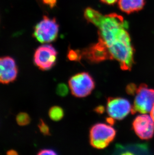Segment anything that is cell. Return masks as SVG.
<instances>
[{"label": "cell", "instance_id": "obj_1", "mask_svg": "<svg viewBox=\"0 0 154 155\" xmlns=\"http://www.w3.org/2000/svg\"><path fill=\"white\" fill-rule=\"evenodd\" d=\"M84 16L97 27L98 40L105 44L113 59L119 62L121 69L131 70L134 63V49L127 31L128 22L117 14L104 15L91 8L85 11Z\"/></svg>", "mask_w": 154, "mask_h": 155}, {"label": "cell", "instance_id": "obj_2", "mask_svg": "<svg viewBox=\"0 0 154 155\" xmlns=\"http://www.w3.org/2000/svg\"><path fill=\"white\" fill-rule=\"evenodd\" d=\"M116 134V130L111 126L103 123L96 124L90 131L91 145L98 149L106 148L114 140Z\"/></svg>", "mask_w": 154, "mask_h": 155}, {"label": "cell", "instance_id": "obj_3", "mask_svg": "<svg viewBox=\"0 0 154 155\" xmlns=\"http://www.w3.org/2000/svg\"><path fill=\"white\" fill-rule=\"evenodd\" d=\"M59 25L55 19L45 16L34 27L33 37L42 43H50L57 39Z\"/></svg>", "mask_w": 154, "mask_h": 155}, {"label": "cell", "instance_id": "obj_4", "mask_svg": "<svg viewBox=\"0 0 154 155\" xmlns=\"http://www.w3.org/2000/svg\"><path fill=\"white\" fill-rule=\"evenodd\" d=\"M69 85L71 93L77 97L89 95L95 88L93 78L87 72H81L70 78Z\"/></svg>", "mask_w": 154, "mask_h": 155}, {"label": "cell", "instance_id": "obj_5", "mask_svg": "<svg viewBox=\"0 0 154 155\" xmlns=\"http://www.w3.org/2000/svg\"><path fill=\"white\" fill-rule=\"evenodd\" d=\"M136 95L131 110L132 114L151 112L154 106V89L149 88L146 84H141L138 87Z\"/></svg>", "mask_w": 154, "mask_h": 155}, {"label": "cell", "instance_id": "obj_6", "mask_svg": "<svg viewBox=\"0 0 154 155\" xmlns=\"http://www.w3.org/2000/svg\"><path fill=\"white\" fill-rule=\"evenodd\" d=\"M57 54V51L52 45L40 46L35 51L34 62L40 70H50L56 63Z\"/></svg>", "mask_w": 154, "mask_h": 155}, {"label": "cell", "instance_id": "obj_7", "mask_svg": "<svg viewBox=\"0 0 154 155\" xmlns=\"http://www.w3.org/2000/svg\"><path fill=\"white\" fill-rule=\"evenodd\" d=\"M132 107L129 101L125 98L109 97L107 104V111L111 117L122 120L131 112Z\"/></svg>", "mask_w": 154, "mask_h": 155}, {"label": "cell", "instance_id": "obj_8", "mask_svg": "<svg viewBox=\"0 0 154 155\" xmlns=\"http://www.w3.org/2000/svg\"><path fill=\"white\" fill-rule=\"evenodd\" d=\"M133 128L136 134L142 140H150L154 136V121L148 114L137 116L133 122Z\"/></svg>", "mask_w": 154, "mask_h": 155}, {"label": "cell", "instance_id": "obj_9", "mask_svg": "<svg viewBox=\"0 0 154 155\" xmlns=\"http://www.w3.org/2000/svg\"><path fill=\"white\" fill-rule=\"evenodd\" d=\"M82 57L91 63H100L106 60H112L108 48L103 43L98 42L81 51Z\"/></svg>", "mask_w": 154, "mask_h": 155}, {"label": "cell", "instance_id": "obj_10", "mask_svg": "<svg viewBox=\"0 0 154 155\" xmlns=\"http://www.w3.org/2000/svg\"><path fill=\"white\" fill-rule=\"evenodd\" d=\"M18 69L15 59L10 56L0 57V83L8 84L17 78Z\"/></svg>", "mask_w": 154, "mask_h": 155}, {"label": "cell", "instance_id": "obj_11", "mask_svg": "<svg viewBox=\"0 0 154 155\" xmlns=\"http://www.w3.org/2000/svg\"><path fill=\"white\" fill-rule=\"evenodd\" d=\"M145 4V0H118L120 9L127 14L141 10Z\"/></svg>", "mask_w": 154, "mask_h": 155}, {"label": "cell", "instance_id": "obj_12", "mask_svg": "<svg viewBox=\"0 0 154 155\" xmlns=\"http://www.w3.org/2000/svg\"><path fill=\"white\" fill-rule=\"evenodd\" d=\"M117 151L123 154H149L148 147L146 144H137L130 146L127 147L120 146L117 147Z\"/></svg>", "mask_w": 154, "mask_h": 155}, {"label": "cell", "instance_id": "obj_13", "mask_svg": "<svg viewBox=\"0 0 154 155\" xmlns=\"http://www.w3.org/2000/svg\"><path fill=\"white\" fill-rule=\"evenodd\" d=\"M49 116L52 120L59 121L63 119L64 116V110L59 106H54L50 109Z\"/></svg>", "mask_w": 154, "mask_h": 155}, {"label": "cell", "instance_id": "obj_14", "mask_svg": "<svg viewBox=\"0 0 154 155\" xmlns=\"http://www.w3.org/2000/svg\"><path fill=\"white\" fill-rule=\"evenodd\" d=\"M16 121L19 126H27L31 122V118L28 114L20 113L16 117Z\"/></svg>", "mask_w": 154, "mask_h": 155}, {"label": "cell", "instance_id": "obj_15", "mask_svg": "<svg viewBox=\"0 0 154 155\" xmlns=\"http://www.w3.org/2000/svg\"><path fill=\"white\" fill-rule=\"evenodd\" d=\"M38 127L40 131L43 135L44 136H50V132L49 126L42 119H40L39 124H38Z\"/></svg>", "mask_w": 154, "mask_h": 155}, {"label": "cell", "instance_id": "obj_16", "mask_svg": "<svg viewBox=\"0 0 154 155\" xmlns=\"http://www.w3.org/2000/svg\"><path fill=\"white\" fill-rule=\"evenodd\" d=\"M68 58L71 61H80L82 57L80 51L70 50L68 54Z\"/></svg>", "mask_w": 154, "mask_h": 155}, {"label": "cell", "instance_id": "obj_17", "mask_svg": "<svg viewBox=\"0 0 154 155\" xmlns=\"http://www.w3.org/2000/svg\"><path fill=\"white\" fill-rule=\"evenodd\" d=\"M68 88L65 84L62 83V84H59L57 86L56 92L57 94L59 96L62 97H65L68 94Z\"/></svg>", "mask_w": 154, "mask_h": 155}, {"label": "cell", "instance_id": "obj_18", "mask_svg": "<svg viewBox=\"0 0 154 155\" xmlns=\"http://www.w3.org/2000/svg\"><path fill=\"white\" fill-rule=\"evenodd\" d=\"M138 87L135 84L131 83L128 84L126 87V91L127 93L131 95H135L137 92Z\"/></svg>", "mask_w": 154, "mask_h": 155}, {"label": "cell", "instance_id": "obj_19", "mask_svg": "<svg viewBox=\"0 0 154 155\" xmlns=\"http://www.w3.org/2000/svg\"><path fill=\"white\" fill-rule=\"evenodd\" d=\"M38 155H57V153L55 151L51 149H43L41 150L38 153Z\"/></svg>", "mask_w": 154, "mask_h": 155}, {"label": "cell", "instance_id": "obj_20", "mask_svg": "<svg viewBox=\"0 0 154 155\" xmlns=\"http://www.w3.org/2000/svg\"><path fill=\"white\" fill-rule=\"evenodd\" d=\"M104 111H105V107L103 106H99L95 109V111L100 114H103Z\"/></svg>", "mask_w": 154, "mask_h": 155}, {"label": "cell", "instance_id": "obj_21", "mask_svg": "<svg viewBox=\"0 0 154 155\" xmlns=\"http://www.w3.org/2000/svg\"><path fill=\"white\" fill-rule=\"evenodd\" d=\"M44 3L50 6H53L56 2V0H43Z\"/></svg>", "mask_w": 154, "mask_h": 155}, {"label": "cell", "instance_id": "obj_22", "mask_svg": "<svg viewBox=\"0 0 154 155\" xmlns=\"http://www.w3.org/2000/svg\"><path fill=\"white\" fill-rule=\"evenodd\" d=\"M102 2L107 4L112 5L118 1V0H101Z\"/></svg>", "mask_w": 154, "mask_h": 155}, {"label": "cell", "instance_id": "obj_23", "mask_svg": "<svg viewBox=\"0 0 154 155\" xmlns=\"http://www.w3.org/2000/svg\"><path fill=\"white\" fill-rule=\"evenodd\" d=\"M7 154L8 155H17L18 154V153L17 152L15 151V150H11L10 151H8L7 153Z\"/></svg>", "mask_w": 154, "mask_h": 155}, {"label": "cell", "instance_id": "obj_24", "mask_svg": "<svg viewBox=\"0 0 154 155\" xmlns=\"http://www.w3.org/2000/svg\"><path fill=\"white\" fill-rule=\"evenodd\" d=\"M107 120L108 123H109L110 124H113L114 123V119H113L112 117H109V118H108Z\"/></svg>", "mask_w": 154, "mask_h": 155}, {"label": "cell", "instance_id": "obj_25", "mask_svg": "<svg viewBox=\"0 0 154 155\" xmlns=\"http://www.w3.org/2000/svg\"><path fill=\"white\" fill-rule=\"evenodd\" d=\"M150 114H151L150 116H151L154 121V106L152 109L151 111L150 112Z\"/></svg>", "mask_w": 154, "mask_h": 155}]
</instances>
